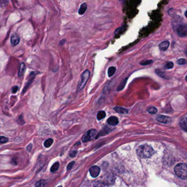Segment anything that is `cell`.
Instances as JSON below:
<instances>
[{
	"mask_svg": "<svg viewBox=\"0 0 187 187\" xmlns=\"http://www.w3.org/2000/svg\"><path fill=\"white\" fill-rule=\"evenodd\" d=\"M137 153L141 158H148L154 154V150L150 145H142L138 147Z\"/></svg>",
	"mask_w": 187,
	"mask_h": 187,
	"instance_id": "6da1fadb",
	"label": "cell"
},
{
	"mask_svg": "<svg viewBox=\"0 0 187 187\" xmlns=\"http://www.w3.org/2000/svg\"><path fill=\"white\" fill-rule=\"evenodd\" d=\"M174 172L179 178L187 179V165L185 164H179L174 168Z\"/></svg>",
	"mask_w": 187,
	"mask_h": 187,
	"instance_id": "7a4b0ae2",
	"label": "cell"
},
{
	"mask_svg": "<svg viewBox=\"0 0 187 187\" xmlns=\"http://www.w3.org/2000/svg\"><path fill=\"white\" fill-rule=\"evenodd\" d=\"M90 76V72L89 70H85L81 76L80 80L79 81L78 85V91H81L85 87V85H86L87 81L89 78Z\"/></svg>",
	"mask_w": 187,
	"mask_h": 187,
	"instance_id": "3957f363",
	"label": "cell"
},
{
	"mask_svg": "<svg viewBox=\"0 0 187 187\" xmlns=\"http://www.w3.org/2000/svg\"><path fill=\"white\" fill-rule=\"evenodd\" d=\"M177 33L178 35L182 38H184L187 36V26L184 24H180L178 25L176 29Z\"/></svg>",
	"mask_w": 187,
	"mask_h": 187,
	"instance_id": "277c9868",
	"label": "cell"
},
{
	"mask_svg": "<svg viewBox=\"0 0 187 187\" xmlns=\"http://www.w3.org/2000/svg\"><path fill=\"white\" fill-rule=\"evenodd\" d=\"M97 131L96 129H91L87 132V134L83 137V142H87L88 141L92 140L94 138L97 137Z\"/></svg>",
	"mask_w": 187,
	"mask_h": 187,
	"instance_id": "5b68a950",
	"label": "cell"
},
{
	"mask_svg": "<svg viewBox=\"0 0 187 187\" xmlns=\"http://www.w3.org/2000/svg\"><path fill=\"white\" fill-rule=\"evenodd\" d=\"M100 168L99 167H98V166H94L91 167L89 169L90 174L94 178L97 177L100 174Z\"/></svg>",
	"mask_w": 187,
	"mask_h": 187,
	"instance_id": "8992f818",
	"label": "cell"
},
{
	"mask_svg": "<svg viewBox=\"0 0 187 187\" xmlns=\"http://www.w3.org/2000/svg\"><path fill=\"white\" fill-rule=\"evenodd\" d=\"M19 42H20V38L19 36L16 33H13L11 38V43L12 45L13 46H16L19 44Z\"/></svg>",
	"mask_w": 187,
	"mask_h": 187,
	"instance_id": "52a82bcc",
	"label": "cell"
},
{
	"mask_svg": "<svg viewBox=\"0 0 187 187\" xmlns=\"http://www.w3.org/2000/svg\"><path fill=\"white\" fill-rule=\"evenodd\" d=\"M107 122L110 125L116 126L119 124V120L116 116H111L107 120Z\"/></svg>",
	"mask_w": 187,
	"mask_h": 187,
	"instance_id": "ba28073f",
	"label": "cell"
},
{
	"mask_svg": "<svg viewBox=\"0 0 187 187\" xmlns=\"http://www.w3.org/2000/svg\"><path fill=\"white\" fill-rule=\"evenodd\" d=\"M157 120L160 123L167 124L171 121V118H169L168 116H164V115H159L157 117Z\"/></svg>",
	"mask_w": 187,
	"mask_h": 187,
	"instance_id": "9c48e42d",
	"label": "cell"
},
{
	"mask_svg": "<svg viewBox=\"0 0 187 187\" xmlns=\"http://www.w3.org/2000/svg\"><path fill=\"white\" fill-rule=\"evenodd\" d=\"M87 6L86 3H83L80 6V7L78 10V13L80 15H83L85 14L86 11H87Z\"/></svg>",
	"mask_w": 187,
	"mask_h": 187,
	"instance_id": "30bf717a",
	"label": "cell"
},
{
	"mask_svg": "<svg viewBox=\"0 0 187 187\" xmlns=\"http://www.w3.org/2000/svg\"><path fill=\"white\" fill-rule=\"evenodd\" d=\"M169 43L168 41H165L162 43H161L160 45L159 46L160 49L161 51H165L167 50L168 47H169Z\"/></svg>",
	"mask_w": 187,
	"mask_h": 187,
	"instance_id": "8fae6325",
	"label": "cell"
},
{
	"mask_svg": "<svg viewBox=\"0 0 187 187\" xmlns=\"http://www.w3.org/2000/svg\"><path fill=\"white\" fill-rule=\"evenodd\" d=\"M114 110L119 114H126L128 113L127 109H125L122 107H115L114 108Z\"/></svg>",
	"mask_w": 187,
	"mask_h": 187,
	"instance_id": "7c38bea8",
	"label": "cell"
},
{
	"mask_svg": "<svg viewBox=\"0 0 187 187\" xmlns=\"http://www.w3.org/2000/svg\"><path fill=\"white\" fill-rule=\"evenodd\" d=\"M25 69H26L25 64L24 63H22L20 64L19 69V71H18V76L19 77H21V76H22L23 75V74H24L25 71Z\"/></svg>",
	"mask_w": 187,
	"mask_h": 187,
	"instance_id": "4fadbf2b",
	"label": "cell"
},
{
	"mask_svg": "<svg viewBox=\"0 0 187 187\" xmlns=\"http://www.w3.org/2000/svg\"><path fill=\"white\" fill-rule=\"evenodd\" d=\"M180 127L184 131L187 132V118H183L180 122Z\"/></svg>",
	"mask_w": 187,
	"mask_h": 187,
	"instance_id": "5bb4252c",
	"label": "cell"
},
{
	"mask_svg": "<svg viewBox=\"0 0 187 187\" xmlns=\"http://www.w3.org/2000/svg\"><path fill=\"white\" fill-rule=\"evenodd\" d=\"M47 184V181L45 179L39 180L36 183L35 186V187H45Z\"/></svg>",
	"mask_w": 187,
	"mask_h": 187,
	"instance_id": "9a60e30c",
	"label": "cell"
},
{
	"mask_svg": "<svg viewBox=\"0 0 187 187\" xmlns=\"http://www.w3.org/2000/svg\"><path fill=\"white\" fill-rule=\"evenodd\" d=\"M105 116H106L105 112L103 110H102V111H99L98 112L97 115V118L98 119V120H102L104 118Z\"/></svg>",
	"mask_w": 187,
	"mask_h": 187,
	"instance_id": "2e32d148",
	"label": "cell"
},
{
	"mask_svg": "<svg viewBox=\"0 0 187 187\" xmlns=\"http://www.w3.org/2000/svg\"><path fill=\"white\" fill-rule=\"evenodd\" d=\"M116 71V68L114 67H111L109 68L108 70V75L109 77L113 76Z\"/></svg>",
	"mask_w": 187,
	"mask_h": 187,
	"instance_id": "e0dca14e",
	"label": "cell"
},
{
	"mask_svg": "<svg viewBox=\"0 0 187 187\" xmlns=\"http://www.w3.org/2000/svg\"><path fill=\"white\" fill-rule=\"evenodd\" d=\"M127 78H126L125 80H124L120 83V84L119 85L118 88V89H117V91H120L122 90V89L125 87V85H126V83L127 82Z\"/></svg>",
	"mask_w": 187,
	"mask_h": 187,
	"instance_id": "ac0fdd59",
	"label": "cell"
},
{
	"mask_svg": "<svg viewBox=\"0 0 187 187\" xmlns=\"http://www.w3.org/2000/svg\"><path fill=\"white\" fill-rule=\"evenodd\" d=\"M59 163H54L53 165H52V166L51 168V171L52 172H53V173L57 171L58 170V168H59Z\"/></svg>",
	"mask_w": 187,
	"mask_h": 187,
	"instance_id": "d6986e66",
	"label": "cell"
},
{
	"mask_svg": "<svg viewBox=\"0 0 187 187\" xmlns=\"http://www.w3.org/2000/svg\"><path fill=\"white\" fill-rule=\"evenodd\" d=\"M147 111H148L150 114H156L158 111V110L155 107H150L147 109Z\"/></svg>",
	"mask_w": 187,
	"mask_h": 187,
	"instance_id": "ffe728a7",
	"label": "cell"
},
{
	"mask_svg": "<svg viewBox=\"0 0 187 187\" xmlns=\"http://www.w3.org/2000/svg\"><path fill=\"white\" fill-rule=\"evenodd\" d=\"M53 142V140L51 138H49L48 139L46 140L44 142V145H45L46 148H48L52 144Z\"/></svg>",
	"mask_w": 187,
	"mask_h": 187,
	"instance_id": "44dd1931",
	"label": "cell"
},
{
	"mask_svg": "<svg viewBox=\"0 0 187 187\" xmlns=\"http://www.w3.org/2000/svg\"><path fill=\"white\" fill-rule=\"evenodd\" d=\"M155 73H157V75L158 76H160L161 78H165V74L163 71H161V70L159 69H156L155 70Z\"/></svg>",
	"mask_w": 187,
	"mask_h": 187,
	"instance_id": "7402d4cb",
	"label": "cell"
},
{
	"mask_svg": "<svg viewBox=\"0 0 187 187\" xmlns=\"http://www.w3.org/2000/svg\"><path fill=\"white\" fill-rule=\"evenodd\" d=\"M174 65V63L172 62H169L166 63V64L165 65V68L167 69H171L173 68Z\"/></svg>",
	"mask_w": 187,
	"mask_h": 187,
	"instance_id": "603a6c76",
	"label": "cell"
},
{
	"mask_svg": "<svg viewBox=\"0 0 187 187\" xmlns=\"http://www.w3.org/2000/svg\"><path fill=\"white\" fill-rule=\"evenodd\" d=\"M177 63H178V64L180 65L186 64L187 63V61L185 59L181 58V59H178L177 60Z\"/></svg>",
	"mask_w": 187,
	"mask_h": 187,
	"instance_id": "cb8c5ba5",
	"label": "cell"
},
{
	"mask_svg": "<svg viewBox=\"0 0 187 187\" xmlns=\"http://www.w3.org/2000/svg\"><path fill=\"white\" fill-rule=\"evenodd\" d=\"M33 78H31V80H30L29 81L28 83H27V85L25 86L24 89H23V94H24L25 92L26 91V90L28 89V88L29 87V86L31 85V83H32L33 81Z\"/></svg>",
	"mask_w": 187,
	"mask_h": 187,
	"instance_id": "d4e9b609",
	"label": "cell"
},
{
	"mask_svg": "<svg viewBox=\"0 0 187 187\" xmlns=\"http://www.w3.org/2000/svg\"><path fill=\"white\" fill-rule=\"evenodd\" d=\"M8 140V139L6 138V137H3V136L1 137V140L0 141H1V143H5L7 142Z\"/></svg>",
	"mask_w": 187,
	"mask_h": 187,
	"instance_id": "484cf974",
	"label": "cell"
},
{
	"mask_svg": "<svg viewBox=\"0 0 187 187\" xmlns=\"http://www.w3.org/2000/svg\"><path fill=\"white\" fill-rule=\"evenodd\" d=\"M153 63V60H149L145 61L144 62L141 63L140 64L142 65H147Z\"/></svg>",
	"mask_w": 187,
	"mask_h": 187,
	"instance_id": "4316f807",
	"label": "cell"
},
{
	"mask_svg": "<svg viewBox=\"0 0 187 187\" xmlns=\"http://www.w3.org/2000/svg\"><path fill=\"white\" fill-rule=\"evenodd\" d=\"M94 187H104V184L103 183L97 182L94 185Z\"/></svg>",
	"mask_w": 187,
	"mask_h": 187,
	"instance_id": "83f0119b",
	"label": "cell"
},
{
	"mask_svg": "<svg viewBox=\"0 0 187 187\" xmlns=\"http://www.w3.org/2000/svg\"><path fill=\"white\" fill-rule=\"evenodd\" d=\"M74 163H75V162H74V161H73V162L70 163L69 165H68V166H67V169H68V171L70 170V169H72V167L73 166Z\"/></svg>",
	"mask_w": 187,
	"mask_h": 187,
	"instance_id": "f1b7e54d",
	"label": "cell"
},
{
	"mask_svg": "<svg viewBox=\"0 0 187 187\" xmlns=\"http://www.w3.org/2000/svg\"><path fill=\"white\" fill-rule=\"evenodd\" d=\"M77 153H78V152L76 150H75V151H73L70 154H69V155L71 158H74L75 156H76Z\"/></svg>",
	"mask_w": 187,
	"mask_h": 187,
	"instance_id": "f546056e",
	"label": "cell"
},
{
	"mask_svg": "<svg viewBox=\"0 0 187 187\" xmlns=\"http://www.w3.org/2000/svg\"><path fill=\"white\" fill-rule=\"evenodd\" d=\"M18 86H14V87H13V88H12V92L13 94H16V92L18 91Z\"/></svg>",
	"mask_w": 187,
	"mask_h": 187,
	"instance_id": "4dcf8cb0",
	"label": "cell"
},
{
	"mask_svg": "<svg viewBox=\"0 0 187 187\" xmlns=\"http://www.w3.org/2000/svg\"><path fill=\"white\" fill-rule=\"evenodd\" d=\"M66 42V40H65V39H63V40L61 41L60 42V45H63Z\"/></svg>",
	"mask_w": 187,
	"mask_h": 187,
	"instance_id": "1f68e13d",
	"label": "cell"
},
{
	"mask_svg": "<svg viewBox=\"0 0 187 187\" xmlns=\"http://www.w3.org/2000/svg\"><path fill=\"white\" fill-rule=\"evenodd\" d=\"M31 147H32V144H30L27 147V149L28 150V151H30L31 149Z\"/></svg>",
	"mask_w": 187,
	"mask_h": 187,
	"instance_id": "d6a6232c",
	"label": "cell"
},
{
	"mask_svg": "<svg viewBox=\"0 0 187 187\" xmlns=\"http://www.w3.org/2000/svg\"><path fill=\"white\" fill-rule=\"evenodd\" d=\"M184 53L185 54V55H186V56H187V48H185V49Z\"/></svg>",
	"mask_w": 187,
	"mask_h": 187,
	"instance_id": "836d02e7",
	"label": "cell"
},
{
	"mask_svg": "<svg viewBox=\"0 0 187 187\" xmlns=\"http://www.w3.org/2000/svg\"><path fill=\"white\" fill-rule=\"evenodd\" d=\"M185 17L187 18V11L185 12Z\"/></svg>",
	"mask_w": 187,
	"mask_h": 187,
	"instance_id": "e575fe53",
	"label": "cell"
},
{
	"mask_svg": "<svg viewBox=\"0 0 187 187\" xmlns=\"http://www.w3.org/2000/svg\"><path fill=\"white\" fill-rule=\"evenodd\" d=\"M185 80H186V81H187V76H186V77H185Z\"/></svg>",
	"mask_w": 187,
	"mask_h": 187,
	"instance_id": "d590c367",
	"label": "cell"
},
{
	"mask_svg": "<svg viewBox=\"0 0 187 187\" xmlns=\"http://www.w3.org/2000/svg\"><path fill=\"white\" fill-rule=\"evenodd\" d=\"M58 187H62V186H59Z\"/></svg>",
	"mask_w": 187,
	"mask_h": 187,
	"instance_id": "8d00e7d4",
	"label": "cell"
}]
</instances>
